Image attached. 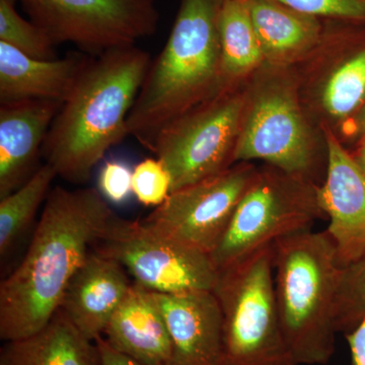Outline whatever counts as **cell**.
Here are the masks:
<instances>
[{
    "label": "cell",
    "mask_w": 365,
    "mask_h": 365,
    "mask_svg": "<svg viewBox=\"0 0 365 365\" xmlns=\"http://www.w3.org/2000/svg\"><path fill=\"white\" fill-rule=\"evenodd\" d=\"M132 172L121 162H107L98 175V191L108 202L122 203L132 193Z\"/></svg>",
    "instance_id": "4316f807"
},
{
    "label": "cell",
    "mask_w": 365,
    "mask_h": 365,
    "mask_svg": "<svg viewBox=\"0 0 365 365\" xmlns=\"http://www.w3.org/2000/svg\"><path fill=\"white\" fill-rule=\"evenodd\" d=\"M365 100V49L341 64L324 86L323 106L328 114L345 118Z\"/></svg>",
    "instance_id": "7402d4cb"
},
{
    "label": "cell",
    "mask_w": 365,
    "mask_h": 365,
    "mask_svg": "<svg viewBox=\"0 0 365 365\" xmlns=\"http://www.w3.org/2000/svg\"><path fill=\"white\" fill-rule=\"evenodd\" d=\"M93 250L121 264L135 284L158 294L213 292L220 277L210 255L160 235L143 220L116 215Z\"/></svg>",
    "instance_id": "52a82bcc"
},
{
    "label": "cell",
    "mask_w": 365,
    "mask_h": 365,
    "mask_svg": "<svg viewBox=\"0 0 365 365\" xmlns=\"http://www.w3.org/2000/svg\"><path fill=\"white\" fill-rule=\"evenodd\" d=\"M0 365H103L97 343L88 340L58 309L49 323L23 339L7 341Z\"/></svg>",
    "instance_id": "ac0fdd59"
},
{
    "label": "cell",
    "mask_w": 365,
    "mask_h": 365,
    "mask_svg": "<svg viewBox=\"0 0 365 365\" xmlns=\"http://www.w3.org/2000/svg\"><path fill=\"white\" fill-rule=\"evenodd\" d=\"M244 102L239 97L211 101L170 122L158 134L153 153L172 177V192L230 168L241 131Z\"/></svg>",
    "instance_id": "9c48e42d"
},
{
    "label": "cell",
    "mask_w": 365,
    "mask_h": 365,
    "mask_svg": "<svg viewBox=\"0 0 365 365\" xmlns=\"http://www.w3.org/2000/svg\"><path fill=\"white\" fill-rule=\"evenodd\" d=\"M16 1L0 0V42L13 46L34 58H58L54 43L42 29L18 13Z\"/></svg>",
    "instance_id": "603a6c76"
},
{
    "label": "cell",
    "mask_w": 365,
    "mask_h": 365,
    "mask_svg": "<svg viewBox=\"0 0 365 365\" xmlns=\"http://www.w3.org/2000/svg\"><path fill=\"white\" fill-rule=\"evenodd\" d=\"M91 57L34 58L0 42V104L24 100L53 101L63 104Z\"/></svg>",
    "instance_id": "2e32d148"
},
{
    "label": "cell",
    "mask_w": 365,
    "mask_h": 365,
    "mask_svg": "<svg viewBox=\"0 0 365 365\" xmlns=\"http://www.w3.org/2000/svg\"><path fill=\"white\" fill-rule=\"evenodd\" d=\"M274 294L297 364H328L335 350V309L342 267L327 232H295L272 245Z\"/></svg>",
    "instance_id": "277c9868"
},
{
    "label": "cell",
    "mask_w": 365,
    "mask_h": 365,
    "mask_svg": "<svg viewBox=\"0 0 365 365\" xmlns=\"http://www.w3.org/2000/svg\"><path fill=\"white\" fill-rule=\"evenodd\" d=\"M257 172L246 163L172 192L143 220L160 235L210 255Z\"/></svg>",
    "instance_id": "30bf717a"
},
{
    "label": "cell",
    "mask_w": 365,
    "mask_h": 365,
    "mask_svg": "<svg viewBox=\"0 0 365 365\" xmlns=\"http://www.w3.org/2000/svg\"><path fill=\"white\" fill-rule=\"evenodd\" d=\"M56 172L45 163L13 193L0 199V257L4 261L18 246L49 195Z\"/></svg>",
    "instance_id": "44dd1931"
},
{
    "label": "cell",
    "mask_w": 365,
    "mask_h": 365,
    "mask_svg": "<svg viewBox=\"0 0 365 365\" xmlns=\"http://www.w3.org/2000/svg\"><path fill=\"white\" fill-rule=\"evenodd\" d=\"M61 103L24 100L0 106V199L35 174L38 157Z\"/></svg>",
    "instance_id": "5bb4252c"
},
{
    "label": "cell",
    "mask_w": 365,
    "mask_h": 365,
    "mask_svg": "<svg viewBox=\"0 0 365 365\" xmlns=\"http://www.w3.org/2000/svg\"><path fill=\"white\" fill-rule=\"evenodd\" d=\"M116 215L98 189L50 191L25 257L0 284L1 340L23 339L49 323Z\"/></svg>",
    "instance_id": "6da1fadb"
},
{
    "label": "cell",
    "mask_w": 365,
    "mask_h": 365,
    "mask_svg": "<svg viewBox=\"0 0 365 365\" xmlns=\"http://www.w3.org/2000/svg\"><path fill=\"white\" fill-rule=\"evenodd\" d=\"M307 16L365 20V0H276Z\"/></svg>",
    "instance_id": "484cf974"
},
{
    "label": "cell",
    "mask_w": 365,
    "mask_h": 365,
    "mask_svg": "<svg viewBox=\"0 0 365 365\" xmlns=\"http://www.w3.org/2000/svg\"><path fill=\"white\" fill-rule=\"evenodd\" d=\"M222 78L246 76L263 60L246 0H222L218 13Z\"/></svg>",
    "instance_id": "ffe728a7"
},
{
    "label": "cell",
    "mask_w": 365,
    "mask_h": 365,
    "mask_svg": "<svg viewBox=\"0 0 365 365\" xmlns=\"http://www.w3.org/2000/svg\"><path fill=\"white\" fill-rule=\"evenodd\" d=\"M213 292L222 312L223 365H299L276 307L272 246L220 271Z\"/></svg>",
    "instance_id": "5b68a950"
},
{
    "label": "cell",
    "mask_w": 365,
    "mask_h": 365,
    "mask_svg": "<svg viewBox=\"0 0 365 365\" xmlns=\"http://www.w3.org/2000/svg\"><path fill=\"white\" fill-rule=\"evenodd\" d=\"M150 64L135 45L91 57L43 145L57 176L83 184L106 153L129 136L127 119Z\"/></svg>",
    "instance_id": "7a4b0ae2"
},
{
    "label": "cell",
    "mask_w": 365,
    "mask_h": 365,
    "mask_svg": "<svg viewBox=\"0 0 365 365\" xmlns=\"http://www.w3.org/2000/svg\"><path fill=\"white\" fill-rule=\"evenodd\" d=\"M264 58L281 61L307 51L317 42V18L300 14L276 0H246Z\"/></svg>",
    "instance_id": "d6986e66"
},
{
    "label": "cell",
    "mask_w": 365,
    "mask_h": 365,
    "mask_svg": "<svg viewBox=\"0 0 365 365\" xmlns=\"http://www.w3.org/2000/svg\"><path fill=\"white\" fill-rule=\"evenodd\" d=\"M132 193L144 206L162 205L172 193V177L160 158H145L132 172Z\"/></svg>",
    "instance_id": "d4e9b609"
},
{
    "label": "cell",
    "mask_w": 365,
    "mask_h": 365,
    "mask_svg": "<svg viewBox=\"0 0 365 365\" xmlns=\"http://www.w3.org/2000/svg\"><path fill=\"white\" fill-rule=\"evenodd\" d=\"M55 45L71 43L98 56L135 45L158 25L155 0H21Z\"/></svg>",
    "instance_id": "ba28073f"
},
{
    "label": "cell",
    "mask_w": 365,
    "mask_h": 365,
    "mask_svg": "<svg viewBox=\"0 0 365 365\" xmlns=\"http://www.w3.org/2000/svg\"><path fill=\"white\" fill-rule=\"evenodd\" d=\"M222 0H182L163 51L151 62L127 128L153 151L160 130L193 109L222 76L218 13Z\"/></svg>",
    "instance_id": "3957f363"
},
{
    "label": "cell",
    "mask_w": 365,
    "mask_h": 365,
    "mask_svg": "<svg viewBox=\"0 0 365 365\" xmlns=\"http://www.w3.org/2000/svg\"><path fill=\"white\" fill-rule=\"evenodd\" d=\"M132 285L121 264L93 250L67 287L59 309L79 332L95 342Z\"/></svg>",
    "instance_id": "9a60e30c"
},
{
    "label": "cell",
    "mask_w": 365,
    "mask_h": 365,
    "mask_svg": "<svg viewBox=\"0 0 365 365\" xmlns=\"http://www.w3.org/2000/svg\"><path fill=\"white\" fill-rule=\"evenodd\" d=\"M355 129L360 134H364L365 135V105L361 110H360L359 116L356 118L355 121Z\"/></svg>",
    "instance_id": "f546056e"
},
{
    "label": "cell",
    "mask_w": 365,
    "mask_h": 365,
    "mask_svg": "<svg viewBox=\"0 0 365 365\" xmlns=\"http://www.w3.org/2000/svg\"><path fill=\"white\" fill-rule=\"evenodd\" d=\"M100 350L103 365H143L113 349L103 337L95 341Z\"/></svg>",
    "instance_id": "f1b7e54d"
},
{
    "label": "cell",
    "mask_w": 365,
    "mask_h": 365,
    "mask_svg": "<svg viewBox=\"0 0 365 365\" xmlns=\"http://www.w3.org/2000/svg\"><path fill=\"white\" fill-rule=\"evenodd\" d=\"M365 321V255L342 268L335 322L338 332L348 333Z\"/></svg>",
    "instance_id": "cb8c5ba5"
},
{
    "label": "cell",
    "mask_w": 365,
    "mask_h": 365,
    "mask_svg": "<svg viewBox=\"0 0 365 365\" xmlns=\"http://www.w3.org/2000/svg\"><path fill=\"white\" fill-rule=\"evenodd\" d=\"M356 162L359 163L360 167L362 168V170L365 172V148H360L359 153L354 157Z\"/></svg>",
    "instance_id": "4dcf8cb0"
},
{
    "label": "cell",
    "mask_w": 365,
    "mask_h": 365,
    "mask_svg": "<svg viewBox=\"0 0 365 365\" xmlns=\"http://www.w3.org/2000/svg\"><path fill=\"white\" fill-rule=\"evenodd\" d=\"M322 215L318 187L279 170L257 173L211 259L220 272L278 240L309 230Z\"/></svg>",
    "instance_id": "8992f818"
},
{
    "label": "cell",
    "mask_w": 365,
    "mask_h": 365,
    "mask_svg": "<svg viewBox=\"0 0 365 365\" xmlns=\"http://www.w3.org/2000/svg\"><path fill=\"white\" fill-rule=\"evenodd\" d=\"M102 337L113 349L138 364L172 365V342L165 319L150 292L135 283Z\"/></svg>",
    "instance_id": "e0dca14e"
},
{
    "label": "cell",
    "mask_w": 365,
    "mask_h": 365,
    "mask_svg": "<svg viewBox=\"0 0 365 365\" xmlns=\"http://www.w3.org/2000/svg\"><path fill=\"white\" fill-rule=\"evenodd\" d=\"M326 148V176L318 200L329 218L327 234L344 268L365 255V172L329 130Z\"/></svg>",
    "instance_id": "7c38bea8"
},
{
    "label": "cell",
    "mask_w": 365,
    "mask_h": 365,
    "mask_svg": "<svg viewBox=\"0 0 365 365\" xmlns=\"http://www.w3.org/2000/svg\"><path fill=\"white\" fill-rule=\"evenodd\" d=\"M360 148H365V138L364 139V141H362V145L360 146Z\"/></svg>",
    "instance_id": "1f68e13d"
},
{
    "label": "cell",
    "mask_w": 365,
    "mask_h": 365,
    "mask_svg": "<svg viewBox=\"0 0 365 365\" xmlns=\"http://www.w3.org/2000/svg\"><path fill=\"white\" fill-rule=\"evenodd\" d=\"M265 160L274 169L309 182L316 151L302 113L281 90L262 93L240 131L234 163Z\"/></svg>",
    "instance_id": "8fae6325"
},
{
    "label": "cell",
    "mask_w": 365,
    "mask_h": 365,
    "mask_svg": "<svg viewBox=\"0 0 365 365\" xmlns=\"http://www.w3.org/2000/svg\"><path fill=\"white\" fill-rule=\"evenodd\" d=\"M150 294L169 331L172 365H223L222 312L215 292Z\"/></svg>",
    "instance_id": "4fadbf2b"
},
{
    "label": "cell",
    "mask_w": 365,
    "mask_h": 365,
    "mask_svg": "<svg viewBox=\"0 0 365 365\" xmlns=\"http://www.w3.org/2000/svg\"><path fill=\"white\" fill-rule=\"evenodd\" d=\"M353 365H365V321L345 334Z\"/></svg>",
    "instance_id": "83f0119b"
}]
</instances>
